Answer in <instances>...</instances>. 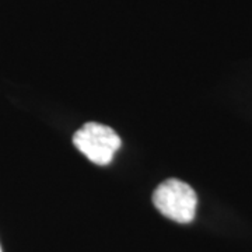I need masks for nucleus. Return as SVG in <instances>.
I'll return each mask as SVG.
<instances>
[{
  "label": "nucleus",
  "instance_id": "f257e3e1",
  "mask_svg": "<svg viewBox=\"0 0 252 252\" xmlns=\"http://www.w3.org/2000/svg\"><path fill=\"white\" fill-rule=\"evenodd\" d=\"M153 203L164 217L181 224H187L196 216L198 195L187 182L170 178L156 188Z\"/></svg>",
  "mask_w": 252,
  "mask_h": 252
},
{
  "label": "nucleus",
  "instance_id": "f03ea898",
  "mask_svg": "<svg viewBox=\"0 0 252 252\" xmlns=\"http://www.w3.org/2000/svg\"><path fill=\"white\" fill-rule=\"evenodd\" d=\"M121 137L107 125L87 122L73 135V144L91 162L108 165L121 149Z\"/></svg>",
  "mask_w": 252,
  "mask_h": 252
},
{
  "label": "nucleus",
  "instance_id": "7ed1b4c3",
  "mask_svg": "<svg viewBox=\"0 0 252 252\" xmlns=\"http://www.w3.org/2000/svg\"><path fill=\"white\" fill-rule=\"evenodd\" d=\"M0 252H1V248H0Z\"/></svg>",
  "mask_w": 252,
  "mask_h": 252
}]
</instances>
